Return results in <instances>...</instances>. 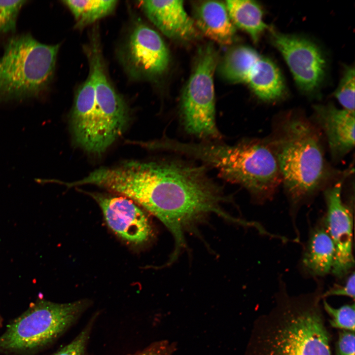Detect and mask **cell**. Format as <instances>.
Here are the masks:
<instances>
[{"instance_id": "9c48e42d", "label": "cell", "mask_w": 355, "mask_h": 355, "mask_svg": "<svg viewBox=\"0 0 355 355\" xmlns=\"http://www.w3.org/2000/svg\"><path fill=\"white\" fill-rule=\"evenodd\" d=\"M345 177L324 191L326 213L323 223L335 247L331 273L342 278L351 272L355 260L353 251V216L351 208L342 198Z\"/></svg>"}, {"instance_id": "7a4b0ae2", "label": "cell", "mask_w": 355, "mask_h": 355, "mask_svg": "<svg viewBox=\"0 0 355 355\" xmlns=\"http://www.w3.org/2000/svg\"><path fill=\"white\" fill-rule=\"evenodd\" d=\"M280 280L275 304L256 321L249 355H332L320 304L323 284L291 296Z\"/></svg>"}, {"instance_id": "8992f818", "label": "cell", "mask_w": 355, "mask_h": 355, "mask_svg": "<svg viewBox=\"0 0 355 355\" xmlns=\"http://www.w3.org/2000/svg\"><path fill=\"white\" fill-rule=\"evenodd\" d=\"M87 299L60 303L39 298L0 335V354L32 355L53 343L90 305Z\"/></svg>"}, {"instance_id": "6da1fadb", "label": "cell", "mask_w": 355, "mask_h": 355, "mask_svg": "<svg viewBox=\"0 0 355 355\" xmlns=\"http://www.w3.org/2000/svg\"><path fill=\"white\" fill-rule=\"evenodd\" d=\"M91 182L131 199L162 222L175 240L172 260L185 245V231L205 215L214 213L235 219L221 207L226 197L202 167L177 161H130L94 170Z\"/></svg>"}, {"instance_id": "7402d4cb", "label": "cell", "mask_w": 355, "mask_h": 355, "mask_svg": "<svg viewBox=\"0 0 355 355\" xmlns=\"http://www.w3.org/2000/svg\"><path fill=\"white\" fill-rule=\"evenodd\" d=\"M97 316L94 315L73 340L52 355H86L87 345Z\"/></svg>"}, {"instance_id": "5bb4252c", "label": "cell", "mask_w": 355, "mask_h": 355, "mask_svg": "<svg viewBox=\"0 0 355 355\" xmlns=\"http://www.w3.org/2000/svg\"><path fill=\"white\" fill-rule=\"evenodd\" d=\"M194 24L203 34L221 45L231 44L236 35L225 3L206 0L196 4L194 8Z\"/></svg>"}, {"instance_id": "e0dca14e", "label": "cell", "mask_w": 355, "mask_h": 355, "mask_svg": "<svg viewBox=\"0 0 355 355\" xmlns=\"http://www.w3.org/2000/svg\"><path fill=\"white\" fill-rule=\"evenodd\" d=\"M225 4L234 26L241 29L255 42L269 26L263 20V10L256 1L249 0H228Z\"/></svg>"}, {"instance_id": "ba28073f", "label": "cell", "mask_w": 355, "mask_h": 355, "mask_svg": "<svg viewBox=\"0 0 355 355\" xmlns=\"http://www.w3.org/2000/svg\"><path fill=\"white\" fill-rule=\"evenodd\" d=\"M269 30L271 42L283 57L297 86L304 94L315 95L326 72V61L322 51L303 36Z\"/></svg>"}, {"instance_id": "44dd1931", "label": "cell", "mask_w": 355, "mask_h": 355, "mask_svg": "<svg viewBox=\"0 0 355 355\" xmlns=\"http://www.w3.org/2000/svg\"><path fill=\"white\" fill-rule=\"evenodd\" d=\"M25 0H0V36L15 31L17 18Z\"/></svg>"}, {"instance_id": "cb8c5ba5", "label": "cell", "mask_w": 355, "mask_h": 355, "mask_svg": "<svg viewBox=\"0 0 355 355\" xmlns=\"http://www.w3.org/2000/svg\"><path fill=\"white\" fill-rule=\"evenodd\" d=\"M355 272H353L348 277L345 283L342 285L335 284L328 290L323 292L322 299L330 296H345L355 299Z\"/></svg>"}, {"instance_id": "30bf717a", "label": "cell", "mask_w": 355, "mask_h": 355, "mask_svg": "<svg viewBox=\"0 0 355 355\" xmlns=\"http://www.w3.org/2000/svg\"><path fill=\"white\" fill-rule=\"evenodd\" d=\"M122 56L128 72L137 79L161 74L169 61L168 49L160 35L143 23L136 24L132 29Z\"/></svg>"}, {"instance_id": "3957f363", "label": "cell", "mask_w": 355, "mask_h": 355, "mask_svg": "<svg viewBox=\"0 0 355 355\" xmlns=\"http://www.w3.org/2000/svg\"><path fill=\"white\" fill-rule=\"evenodd\" d=\"M166 148L212 166L220 176L243 186L259 199L271 197L282 182L275 155L266 142L250 140L230 145L170 140Z\"/></svg>"}, {"instance_id": "2e32d148", "label": "cell", "mask_w": 355, "mask_h": 355, "mask_svg": "<svg viewBox=\"0 0 355 355\" xmlns=\"http://www.w3.org/2000/svg\"><path fill=\"white\" fill-rule=\"evenodd\" d=\"M335 256L334 243L321 223L311 230L304 251L301 264L304 271L315 277L331 272Z\"/></svg>"}, {"instance_id": "9a60e30c", "label": "cell", "mask_w": 355, "mask_h": 355, "mask_svg": "<svg viewBox=\"0 0 355 355\" xmlns=\"http://www.w3.org/2000/svg\"><path fill=\"white\" fill-rule=\"evenodd\" d=\"M242 80L261 100L274 102L285 93L284 81L279 68L268 58L259 55L249 65Z\"/></svg>"}, {"instance_id": "d4e9b609", "label": "cell", "mask_w": 355, "mask_h": 355, "mask_svg": "<svg viewBox=\"0 0 355 355\" xmlns=\"http://www.w3.org/2000/svg\"><path fill=\"white\" fill-rule=\"evenodd\" d=\"M166 351L163 343H156L141 351L127 355H167Z\"/></svg>"}, {"instance_id": "4fadbf2b", "label": "cell", "mask_w": 355, "mask_h": 355, "mask_svg": "<svg viewBox=\"0 0 355 355\" xmlns=\"http://www.w3.org/2000/svg\"><path fill=\"white\" fill-rule=\"evenodd\" d=\"M141 6L149 20L167 37L189 40L197 36L194 20L182 0H144Z\"/></svg>"}, {"instance_id": "7c38bea8", "label": "cell", "mask_w": 355, "mask_h": 355, "mask_svg": "<svg viewBox=\"0 0 355 355\" xmlns=\"http://www.w3.org/2000/svg\"><path fill=\"white\" fill-rule=\"evenodd\" d=\"M315 119L324 132L332 159L339 160L355 145V111L339 109L332 104L313 107Z\"/></svg>"}, {"instance_id": "52a82bcc", "label": "cell", "mask_w": 355, "mask_h": 355, "mask_svg": "<svg viewBox=\"0 0 355 355\" xmlns=\"http://www.w3.org/2000/svg\"><path fill=\"white\" fill-rule=\"evenodd\" d=\"M217 59L212 45L201 49L181 99V114L186 131L202 138H220L215 119L213 74Z\"/></svg>"}, {"instance_id": "ffe728a7", "label": "cell", "mask_w": 355, "mask_h": 355, "mask_svg": "<svg viewBox=\"0 0 355 355\" xmlns=\"http://www.w3.org/2000/svg\"><path fill=\"white\" fill-rule=\"evenodd\" d=\"M355 76L354 67H346L334 93L343 108L351 111H355Z\"/></svg>"}, {"instance_id": "d6986e66", "label": "cell", "mask_w": 355, "mask_h": 355, "mask_svg": "<svg viewBox=\"0 0 355 355\" xmlns=\"http://www.w3.org/2000/svg\"><path fill=\"white\" fill-rule=\"evenodd\" d=\"M322 300L323 309L331 318L329 320L330 325L342 330L355 332V304L345 305L339 308H334L325 299Z\"/></svg>"}, {"instance_id": "5b68a950", "label": "cell", "mask_w": 355, "mask_h": 355, "mask_svg": "<svg viewBox=\"0 0 355 355\" xmlns=\"http://www.w3.org/2000/svg\"><path fill=\"white\" fill-rule=\"evenodd\" d=\"M59 48L28 34L9 38L0 56V102L43 95L53 79Z\"/></svg>"}, {"instance_id": "603a6c76", "label": "cell", "mask_w": 355, "mask_h": 355, "mask_svg": "<svg viewBox=\"0 0 355 355\" xmlns=\"http://www.w3.org/2000/svg\"><path fill=\"white\" fill-rule=\"evenodd\" d=\"M355 332L342 330L336 343L335 355H355Z\"/></svg>"}, {"instance_id": "ac0fdd59", "label": "cell", "mask_w": 355, "mask_h": 355, "mask_svg": "<svg viewBox=\"0 0 355 355\" xmlns=\"http://www.w3.org/2000/svg\"><path fill=\"white\" fill-rule=\"evenodd\" d=\"M62 2L73 15L76 28L80 29L111 14L118 1L115 0H70Z\"/></svg>"}, {"instance_id": "8fae6325", "label": "cell", "mask_w": 355, "mask_h": 355, "mask_svg": "<svg viewBox=\"0 0 355 355\" xmlns=\"http://www.w3.org/2000/svg\"><path fill=\"white\" fill-rule=\"evenodd\" d=\"M102 210L108 227L126 241L141 244L150 237L147 216L138 205L121 195L91 193Z\"/></svg>"}, {"instance_id": "277c9868", "label": "cell", "mask_w": 355, "mask_h": 355, "mask_svg": "<svg viewBox=\"0 0 355 355\" xmlns=\"http://www.w3.org/2000/svg\"><path fill=\"white\" fill-rule=\"evenodd\" d=\"M269 143L293 205L315 194L328 179L329 170L320 138L306 120L295 115L287 117Z\"/></svg>"}]
</instances>
